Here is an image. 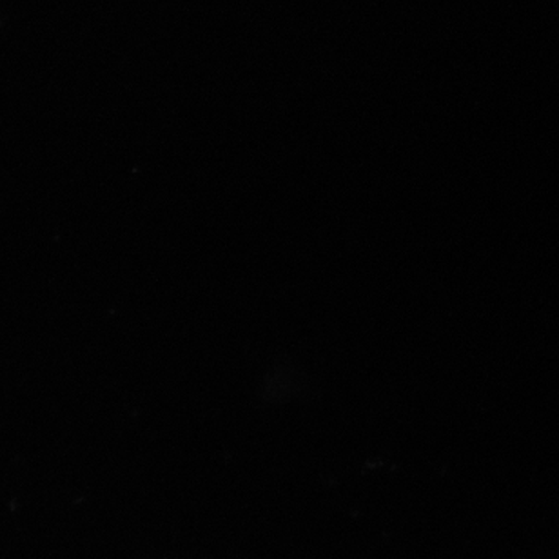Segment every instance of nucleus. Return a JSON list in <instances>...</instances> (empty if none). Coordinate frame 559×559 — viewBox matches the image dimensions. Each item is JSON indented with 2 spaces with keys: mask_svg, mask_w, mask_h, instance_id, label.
Returning a JSON list of instances; mask_svg holds the SVG:
<instances>
[]
</instances>
